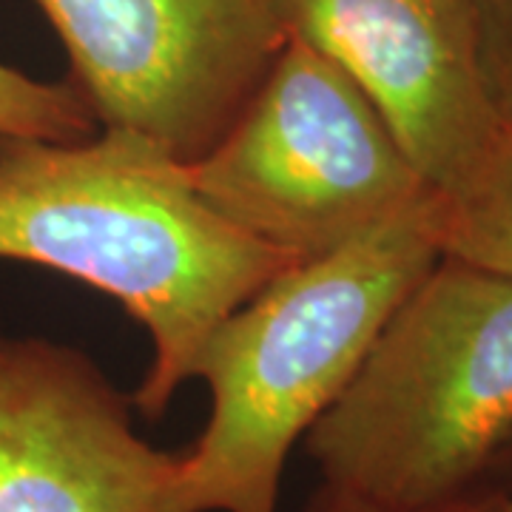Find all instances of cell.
<instances>
[{"instance_id": "cell-6", "label": "cell", "mask_w": 512, "mask_h": 512, "mask_svg": "<svg viewBox=\"0 0 512 512\" xmlns=\"http://www.w3.org/2000/svg\"><path fill=\"white\" fill-rule=\"evenodd\" d=\"M83 350L0 333V512H185L183 453Z\"/></svg>"}, {"instance_id": "cell-13", "label": "cell", "mask_w": 512, "mask_h": 512, "mask_svg": "<svg viewBox=\"0 0 512 512\" xmlns=\"http://www.w3.org/2000/svg\"><path fill=\"white\" fill-rule=\"evenodd\" d=\"M458 512H512V498L501 493H484Z\"/></svg>"}, {"instance_id": "cell-8", "label": "cell", "mask_w": 512, "mask_h": 512, "mask_svg": "<svg viewBox=\"0 0 512 512\" xmlns=\"http://www.w3.org/2000/svg\"><path fill=\"white\" fill-rule=\"evenodd\" d=\"M441 256L512 279V120L447 191L430 194Z\"/></svg>"}, {"instance_id": "cell-2", "label": "cell", "mask_w": 512, "mask_h": 512, "mask_svg": "<svg viewBox=\"0 0 512 512\" xmlns=\"http://www.w3.org/2000/svg\"><path fill=\"white\" fill-rule=\"evenodd\" d=\"M430 194L345 248L282 268L211 330L194 365L211 413L183 453L185 512H276L291 450L441 256Z\"/></svg>"}, {"instance_id": "cell-9", "label": "cell", "mask_w": 512, "mask_h": 512, "mask_svg": "<svg viewBox=\"0 0 512 512\" xmlns=\"http://www.w3.org/2000/svg\"><path fill=\"white\" fill-rule=\"evenodd\" d=\"M97 131L92 109L72 80L46 83L0 63V137L86 140Z\"/></svg>"}, {"instance_id": "cell-11", "label": "cell", "mask_w": 512, "mask_h": 512, "mask_svg": "<svg viewBox=\"0 0 512 512\" xmlns=\"http://www.w3.org/2000/svg\"><path fill=\"white\" fill-rule=\"evenodd\" d=\"M305 512H387L379 507H370L365 501L353 498V495L339 493V490H330L325 484L316 487V493L308 501V510Z\"/></svg>"}, {"instance_id": "cell-1", "label": "cell", "mask_w": 512, "mask_h": 512, "mask_svg": "<svg viewBox=\"0 0 512 512\" xmlns=\"http://www.w3.org/2000/svg\"><path fill=\"white\" fill-rule=\"evenodd\" d=\"M0 259L109 293L148 330L154 356L131 393L148 421L194 379L211 330L293 265L220 220L185 163L126 128L0 137Z\"/></svg>"}, {"instance_id": "cell-12", "label": "cell", "mask_w": 512, "mask_h": 512, "mask_svg": "<svg viewBox=\"0 0 512 512\" xmlns=\"http://www.w3.org/2000/svg\"><path fill=\"white\" fill-rule=\"evenodd\" d=\"M484 493H501L512 498V433L510 439L501 444L498 456L490 464V473H487V481H484Z\"/></svg>"}, {"instance_id": "cell-7", "label": "cell", "mask_w": 512, "mask_h": 512, "mask_svg": "<svg viewBox=\"0 0 512 512\" xmlns=\"http://www.w3.org/2000/svg\"><path fill=\"white\" fill-rule=\"evenodd\" d=\"M276 9L288 35L365 92L430 191L456 185L504 126L467 0H276Z\"/></svg>"}, {"instance_id": "cell-3", "label": "cell", "mask_w": 512, "mask_h": 512, "mask_svg": "<svg viewBox=\"0 0 512 512\" xmlns=\"http://www.w3.org/2000/svg\"><path fill=\"white\" fill-rule=\"evenodd\" d=\"M512 433V279L439 256L305 436L322 484L387 512H458Z\"/></svg>"}, {"instance_id": "cell-10", "label": "cell", "mask_w": 512, "mask_h": 512, "mask_svg": "<svg viewBox=\"0 0 512 512\" xmlns=\"http://www.w3.org/2000/svg\"><path fill=\"white\" fill-rule=\"evenodd\" d=\"M495 109L512 120V0H467Z\"/></svg>"}, {"instance_id": "cell-4", "label": "cell", "mask_w": 512, "mask_h": 512, "mask_svg": "<svg viewBox=\"0 0 512 512\" xmlns=\"http://www.w3.org/2000/svg\"><path fill=\"white\" fill-rule=\"evenodd\" d=\"M185 177L220 220L291 262L345 248L430 191L365 92L293 35Z\"/></svg>"}, {"instance_id": "cell-5", "label": "cell", "mask_w": 512, "mask_h": 512, "mask_svg": "<svg viewBox=\"0 0 512 512\" xmlns=\"http://www.w3.org/2000/svg\"><path fill=\"white\" fill-rule=\"evenodd\" d=\"M35 3L100 128L134 131L180 163L228 131L288 40L276 0Z\"/></svg>"}]
</instances>
